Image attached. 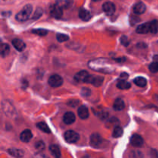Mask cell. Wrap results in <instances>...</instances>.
Masks as SVG:
<instances>
[{
  "label": "cell",
  "instance_id": "obj_1",
  "mask_svg": "<svg viewBox=\"0 0 158 158\" xmlns=\"http://www.w3.org/2000/svg\"><path fill=\"white\" fill-rule=\"evenodd\" d=\"M89 67L94 70L99 71V72L106 73H111L114 70L112 64H110L106 60H92L89 63Z\"/></svg>",
  "mask_w": 158,
  "mask_h": 158
},
{
  "label": "cell",
  "instance_id": "obj_2",
  "mask_svg": "<svg viewBox=\"0 0 158 158\" xmlns=\"http://www.w3.org/2000/svg\"><path fill=\"white\" fill-rule=\"evenodd\" d=\"M32 12V5L28 4L23 8L21 11L18 12L15 15V19L19 22H25L30 17Z\"/></svg>",
  "mask_w": 158,
  "mask_h": 158
},
{
  "label": "cell",
  "instance_id": "obj_3",
  "mask_svg": "<svg viewBox=\"0 0 158 158\" xmlns=\"http://www.w3.org/2000/svg\"><path fill=\"white\" fill-rule=\"evenodd\" d=\"M2 109L3 113L6 115L9 116V117H14L16 114V111H15L13 104L11 102L8 101V100L2 101Z\"/></svg>",
  "mask_w": 158,
  "mask_h": 158
},
{
  "label": "cell",
  "instance_id": "obj_4",
  "mask_svg": "<svg viewBox=\"0 0 158 158\" xmlns=\"http://www.w3.org/2000/svg\"><path fill=\"white\" fill-rule=\"evenodd\" d=\"M64 139L69 143H74L80 139V136L77 132L73 131H68L64 134Z\"/></svg>",
  "mask_w": 158,
  "mask_h": 158
},
{
  "label": "cell",
  "instance_id": "obj_5",
  "mask_svg": "<svg viewBox=\"0 0 158 158\" xmlns=\"http://www.w3.org/2000/svg\"><path fill=\"white\" fill-rule=\"evenodd\" d=\"M48 83H49V86L52 87H59V86H62V84L63 83V80L60 75L54 74L49 77Z\"/></svg>",
  "mask_w": 158,
  "mask_h": 158
},
{
  "label": "cell",
  "instance_id": "obj_6",
  "mask_svg": "<svg viewBox=\"0 0 158 158\" xmlns=\"http://www.w3.org/2000/svg\"><path fill=\"white\" fill-rule=\"evenodd\" d=\"M85 83H91L95 86H100L103 83V77H99V76L89 75Z\"/></svg>",
  "mask_w": 158,
  "mask_h": 158
},
{
  "label": "cell",
  "instance_id": "obj_7",
  "mask_svg": "<svg viewBox=\"0 0 158 158\" xmlns=\"http://www.w3.org/2000/svg\"><path fill=\"white\" fill-rule=\"evenodd\" d=\"M50 15L55 19H60L63 15V9L58 6L57 4L52 5L49 8Z\"/></svg>",
  "mask_w": 158,
  "mask_h": 158
},
{
  "label": "cell",
  "instance_id": "obj_8",
  "mask_svg": "<svg viewBox=\"0 0 158 158\" xmlns=\"http://www.w3.org/2000/svg\"><path fill=\"white\" fill-rule=\"evenodd\" d=\"M103 142L101 136L99 134H93L90 136V145L94 148H99Z\"/></svg>",
  "mask_w": 158,
  "mask_h": 158
},
{
  "label": "cell",
  "instance_id": "obj_9",
  "mask_svg": "<svg viewBox=\"0 0 158 158\" xmlns=\"http://www.w3.org/2000/svg\"><path fill=\"white\" fill-rule=\"evenodd\" d=\"M103 10L106 15H112L115 12V5L111 2H106L103 5Z\"/></svg>",
  "mask_w": 158,
  "mask_h": 158
},
{
  "label": "cell",
  "instance_id": "obj_10",
  "mask_svg": "<svg viewBox=\"0 0 158 158\" xmlns=\"http://www.w3.org/2000/svg\"><path fill=\"white\" fill-rule=\"evenodd\" d=\"M131 143L135 148H140L143 144V139L138 134H134L131 138Z\"/></svg>",
  "mask_w": 158,
  "mask_h": 158
},
{
  "label": "cell",
  "instance_id": "obj_11",
  "mask_svg": "<svg viewBox=\"0 0 158 158\" xmlns=\"http://www.w3.org/2000/svg\"><path fill=\"white\" fill-rule=\"evenodd\" d=\"M89 73L86 70H82L77 73L75 76H74V80L79 83H85L86 78L89 77Z\"/></svg>",
  "mask_w": 158,
  "mask_h": 158
},
{
  "label": "cell",
  "instance_id": "obj_12",
  "mask_svg": "<svg viewBox=\"0 0 158 158\" xmlns=\"http://www.w3.org/2000/svg\"><path fill=\"white\" fill-rule=\"evenodd\" d=\"M133 10H134L135 15H141V14L144 13V12L146 11V6H145L144 3L140 2H137V4L134 5Z\"/></svg>",
  "mask_w": 158,
  "mask_h": 158
},
{
  "label": "cell",
  "instance_id": "obj_13",
  "mask_svg": "<svg viewBox=\"0 0 158 158\" xmlns=\"http://www.w3.org/2000/svg\"><path fill=\"white\" fill-rule=\"evenodd\" d=\"M12 46H14V48H15L16 50L19 51V52L23 51L25 49V48H26V44H25V43L23 40H19V39H14V40H12Z\"/></svg>",
  "mask_w": 158,
  "mask_h": 158
},
{
  "label": "cell",
  "instance_id": "obj_14",
  "mask_svg": "<svg viewBox=\"0 0 158 158\" xmlns=\"http://www.w3.org/2000/svg\"><path fill=\"white\" fill-rule=\"evenodd\" d=\"M63 120L66 124H72L76 120L75 114L73 112H66L63 116Z\"/></svg>",
  "mask_w": 158,
  "mask_h": 158
},
{
  "label": "cell",
  "instance_id": "obj_15",
  "mask_svg": "<svg viewBox=\"0 0 158 158\" xmlns=\"http://www.w3.org/2000/svg\"><path fill=\"white\" fill-rule=\"evenodd\" d=\"M77 113L80 118L82 120H86L89 117V110L86 106H80L77 110Z\"/></svg>",
  "mask_w": 158,
  "mask_h": 158
},
{
  "label": "cell",
  "instance_id": "obj_16",
  "mask_svg": "<svg viewBox=\"0 0 158 158\" xmlns=\"http://www.w3.org/2000/svg\"><path fill=\"white\" fill-rule=\"evenodd\" d=\"M137 32L139 34H146L151 32V28H150V22L145 23L140 25L137 28Z\"/></svg>",
  "mask_w": 158,
  "mask_h": 158
},
{
  "label": "cell",
  "instance_id": "obj_17",
  "mask_svg": "<svg viewBox=\"0 0 158 158\" xmlns=\"http://www.w3.org/2000/svg\"><path fill=\"white\" fill-rule=\"evenodd\" d=\"M79 17H80L83 21L87 22L91 19V13L89 12V11L87 10V9L82 8V9H80V11H79Z\"/></svg>",
  "mask_w": 158,
  "mask_h": 158
},
{
  "label": "cell",
  "instance_id": "obj_18",
  "mask_svg": "<svg viewBox=\"0 0 158 158\" xmlns=\"http://www.w3.org/2000/svg\"><path fill=\"white\" fill-rule=\"evenodd\" d=\"M32 138V134L30 130H25L20 134V140L23 142H25V143H27L29 142L31 139Z\"/></svg>",
  "mask_w": 158,
  "mask_h": 158
},
{
  "label": "cell",
  "instance_id": "obj_19",
  "mask_svg": "<svg viewBox=\"0 0 158 158\" xmlns=\"http://www.w3.org/2000/svg\"><path fill=\"white\" fill-rule=\"evenodd\" d=\"M73 0H56V4L58 5L62 9H69L73 6Z\"/></svg>",
  "mask_w": 158,
  "mask_h": 158
},
{
  "label": "cell",
  "instance_id": "obj_20",
  "mask_svg": "<svg viewBox=\"0 0 158 158\" xmlns=\"http://www.w3.org/2000/svg\"><path fill=\"white\" fill-rule=\"evenodd\" d=\"M49 151L51 154L55 158H60L61 157V152L59 147L56 144H52L49 146Z\"/></svg>",
  "mask_w": 158,
  "mask_h": 158
},
{
  "label": "cell",
  "instance_id": "obj_21",
  "mask_svg": "<svg viewBox=\"0 0 158 158\" xmlns=\"http://www.w3.org/2000/svg\"><path fill=\"white\" fill-rule=\"evenodd\" d=\"M9 154L12 155V157L15 158H21L24 155V152L20 149H16V148H11L8 151Z\"/></svg>",
  "mask_w": 158,
  "mask_h": 158
},
{
  "label": "cell",
  "instance_id": "obj_22",
  "mask_svg": "<svg viewBox=\"0 0 158 158\" xmlns=\"http://www.w3.org/2000/svg\"><path fill=\"white\" fill-rule=\"evenodd\" d=\"M124 107L125 103L124 101H123L122 99L118 98L115 100V102H114V109L115 110H122L124 109Z\"/></svg>",
  "mask_w": 158,
  "mask_h": 158
},
{
  "label": "cell",
  "instance_id": "obj_23",
  "mask_svg": "<svg viewBox=\"0 0 158 158\" xmlns=\"http://www.w3.org/2000/svg\"><path fill=\"white\" fill-rule=\"evenodd\" d=\"M10 52V47L6 43H2L0 47V52H1L2 57H6Z\"/></svg>",
  "mask_w": 158,
  "mask_h": 158
},
{
  "label": "cell",
  "instance_id": "obj_24",
  "mask_svg": "<svg viewBox=\"0 0 158 158\" xmlns=\"http://www.w3.org/2000/svg\"><path fill=\"white\" fill-rule=\"evenodd\" d=\"M134 82L137 86H140V87H143V86H146L147 83H148V81H147L146 79H145L144 77H136L134 80Z\"/></svg>",
  "mask_w": 158,
  "mask_h": 158
},
{
  "label": "cell",
  "instance_id": "obj_25",
  "mask_svg": "<svg viewBox=\"0 0 158 158\" xmlns=\"http://www.w3.org/2000/svg\"><path fill=\"white\" fill-rule=\"evenodd\" d=\"M117 86L120 89H128L131 88V84L130 83H128V82H127L126 80H121L120 81H119L117 83Z\"/></svg>",
  "mask_w": 158,
  "mask_h": 158
},
{
  "label": "cell",
  "instance_id": "obj_26",
  "mask_svg": "<svg viewBox=\"0 0 158 158\" xmlns=\"http://www.w3.org/2000/svg\"><path fill=\"white\" fill-rule=\"evenodd\" d=\"M37 127L40 130V131H43L44 133H46V134H49L51 132L50 130H49V127L44 122H40V123H37Z\"/></svg>",
  "mask_w": 158,
  "mask_h": 158
},
{
  "label": "cell",
  "instance_id": "obj_27",
  "mask_svg": "<svg viewBox=\"0 0 158 158\" xmlns=\"http://www.w3.org/2000/svg\"><path fill=\"white\" fill-rule=\"evenodd\" d=\"M150 28L151 33H157L158 32V20H153L150 22Z\"/></svg>",
  "mask_w": 158,
  "mask_h": 158
},
{
  "label": "cell",
  "instance_id": "obj_28",
  "mask_svg": "<svg viewBox=\"0 0 158 158\" xmlns=\"http://www.w3.org/2000/svg\"><path fill=\"white\" fill-rule=\"evenodd\" d=\"M123 129L120 126H116L114 127V131H113V137H115V138L121 137L122 134H123Z\"/></svg>",
  "mask_w": 158,
  "mask_h": 158
},
{
  "label": "cell",
  "instance_id": "obj_29",
  "mask_svg": "<svg viewBox=\"0 0 158 158\" xmlns=\"http://www.w3.org/2000/svg\"><path fill=\"white\" fill-rule=\"evenodd\" d=\"M32 32L33 34H35V35H40V36H44L48 33V30L44 29H32Z\"/></svg>",
  "mask_w": 158,
  "mask_h": 158
},
{
  "label": "cell",
  "instance_id": "obj_30",
  "mask_svg": "<svg viewBox=\"0 0 158 158\" xmlns=\"http://www.w3.org/2000/svg\"><path fill=\"white\" fill-rule=\"evenodd\" d=\"M69 37L66 34H62V33H58L56 35V40L57 41L60 42V43H64V42L69 40Z\"/></svg>",
  "mask_w": 158,
  "mask_h": 158
},
{
  "label": "cell",
  "instance_id": "obj_31",
  "mask_svg": "<svg viewBox=\"0 0 158 158\" xmlns=\"http://www.w3.org/2000/svg\"><path fill=\"white\" fill-rule=\"evenodd\" d=\"M43 13V9H42L41 8H37L36 10H35V12H34L33 15H32V19H33V20L38 19H40V17L42 16Z\"/></svg>",
  "mask_w": 158,
  "mask_h": 158
},
{
  "label": "cell",
  "instance_id": "obj_32",
  "mask_svg": "<svg viewBox=\"0 0 158 158\" xmlns=\"http://www.w3.org/2000/svg\"><path fill=\"white\" fill-rule=\"evenodd\" d=\"M130 158H143V154L140 151H132L130 154Z\"/></svg>",
  "mask_w": 158,
  "mask_h": 158
},
{
  "label": "cell",
  "instance_id": "obj_33",
  "mask_svg": "<svg viewBox=\"0 0 158 158\" xmlns=\"http://www.w3.org/2000/svg\"><path fill=\"white\" fill-rule=\"evenodd\" d=\"M149 69L151 73H155L158 72V62H154L149 66Z\"/></svg>",
  "mask_w": 158,
  "mask_h": 158
},
{
  "label": "cell",
  "instance_id": "obj_34",
  "mask_svg": "<svg viewBox=\"0 0 158 158\" xmlns=\"http://www.w3.org/2000/svg\"><path fill=\"white\" fill-rule=\"evenodd\" d=\"M91 94V91L89 88H83L81 89V95L83 96V97H89Z\"/></svg>",
  "mask_w": 158,
  "mask_h": 158
},
{
  "label": "cell",
  "instance_id": "obj_35",
  "mask_svg": "<svg viewBox=\"0 0 158 158\" xmlns=\"http://www.w3.org/2000/svg\"><path fill=\"white\" fill-rule=\"evenodd\" d=\"M35 149L38 150V151H42L43 150L45 149V143L43 141H38L35 145Z\"/></svg>",
  "mask_w": 158,
  "mask_h": 158
},
{
  "label": "cell",
  "instance_id": "obj_36",
  "mask_svg": "<svg viewBox=\"0 0 158 158\" xmlns=\"http://www.w3.org/2000/svg\"><path fill=\"white\" fill-rule=\"evenodd\" d=\"M120 42H121L122 44L125 46H127L130 43L129 40H128V38L126 35H122L121 38H120Z\"/></svg>",
  "mask_w": 158,
  "mask_h": 158
},
{
  "label": "cell",
  "instance_id": "obj_37",
  "mask_svg": "<svg viewBox=\"0 0 158 158\" xmlns=\"http://www.w3.org/2000/svg\"><path fill=\"white\" fill-rule=\"evenodd\" d=\"M140 18L137 16V15H131V18H130V22H131V25H134L135 23L140 22Z\"/></svg>",
  "mask_w": 158,
  "mask_h": 158
},
{
  "label": "cell",
  "instance_id": "obj_38",
  "mask_svg": "<svg viewBox=\"0 0 158 158\" xmlns=\"http://www.w3.org/2000/svg\"><path fill=\"white\" fill-rule=\"evenodd\" d=\"M79 100H70V101L68 102L67 104L69 105V106H73V107H74V106H77V105L79 104Z\"/></svg>",
  "mask_w": 158,
  "mask_h": 158
},
{
  "label": "cell",
  "instance_id": "obj_39",
  "mask_svg": "<svg viewBox=\"0 0 158 158\" xmlns=\"http://www.w3.org/2000/svg\"><path fill=\"white\" fill-rule=\"evenodd\" d=\"M128 77V74L125 73H122L121 75H120V78L122 79V80H126V79H127Z\"/></svg>",
  "mask_w": 158,
  "mask_h": 158
},
{
  "label": "cell",
  "instance_id": "obj_40",
  "mask_svg": "<svg viewBox=\"0 0 158 158\" xmlns=\"http://www.w3.org/2000/svg\"><path fill=\"white\" fill-rule=\"evenodd\" d=\"M94 2H98V1H100V0H93Z\"/></svg>",
  "mask_w": 158,
  "mask_h": 158
},
{
  "label": "cell",
  "instance_id": "obj_41",
  "mask_svg": "<svg viewBox=\"0 0 158 158\" xmlns=\"http://www.w3.org/2000/svg\"><path fill=\"white\" fill-rule=\"evenodd\" d=\"M42 158H48V157H46V156H43V157H42Z\"/></svg>",
  "mask_w": 158,
  "mask_h": 158
}]
</instances>
